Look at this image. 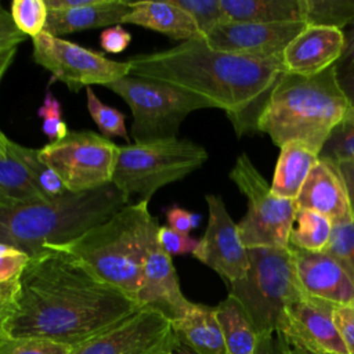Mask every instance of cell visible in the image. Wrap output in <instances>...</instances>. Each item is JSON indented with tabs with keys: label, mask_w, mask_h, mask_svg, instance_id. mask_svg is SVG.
<instances>
[{
	"label": "cell",
	"mask_w": 354,
	"mask_h": 354,
	"mask_svg": "<svg viewBox=\"0 0 354 354\" xmlns=\"http://www.w3.org/2000/svg\"><path fill=\"white\" fill-rule=\"evenodd\" d=\"M343 120H348V122H353L354 123V105L348 108V111L346 112V116Z\"/></svg>",
	"instance_id": "681fc988"
},
{
	"label": "cell",
	"mask_w": 354,
	"mask_h": 354,
	"mask_svg": "<svg viewBox=\"0 0 354 354\" xmlns=\"http://www.w3.org/2000/svg\"><path fill=\"white\" fill-rule=\"evenodd\" d=\"M277 346L279 354H328L310 346L288 328H282L277 333Z\"/></svg>",
	"instance_id": "60d3db41"
},
{
	"label": "cell",
	"mask_w": 354,
	"mask_h": 354,
	"mask_svg": "<svg viewBox=\"0 0 354 354\" xmlns=\"http://www.w3.org/2000/svg\"><path fill=\"white\" fill-rule=\"evenodd\" d=\"M350 106L335 65L313 76L286 73L259 119V133L268 134L279 148L299 141L321 151Z\"/></svg>",
	"instance_id": "5b68a950"
},
{
	"label": "cell",
	"mask_w": 354,
	"mask_h": 354,
	"mask_svg": "<svg viewBox=\"0 0 354 354\" xmlns=\"http://www.w3.org/2000/svg\"><path fill=\"white\" fill-rule=\"evenodd\" d=\"M86 98L88 113L101 131V136L105 138L120 137L130 144V137L124 124V115L116 108L104 104L91 87H86Z\"/></svg>",
	"instance_id": "f546056e"
},
{
	"label": "cell",
	"mask_w": 354,
	"mask_h": 354,
	"mask_svg": "<svg viewBox=\"0 0 354 354\" xmlns=\"http://www.w3.org/2000/svg\"><path fill=\"white\" fill-rule=\"evenodd\" d=\"M158 220L151 214L148 202L138 201L123 206L76 239L47 248L76 256L102 281L136 303L144 263L158 239Z\"/></svg>",
	"instance_id": "277c9868"
},
{
	"label": "cell",
	"mask_w": 354,
	"mask_h": 354,
	"mask_svg": "<svg viewBox=\"0 0 354 354\" xmlns=\"http://www.w3.org/2000/svg\"><path fill=\"white\" fill-rule=\"evenodd\" d=\"M37 116L43 119L41 130L50 142L58 141L69 133L62 119V106L50 90L46 91L43 105L37 109Z\"/></svg>",
	"instance_id": "d590c367"
},
{
	"label": "cell",
	"mask_w": 354,
	"mask_h": 354,
	"mask_svg": "<svg viewBox=\"0 0 354 354\" xmlns=\"http://www.w3.org/2000/svg\"><path fill=\"white\" fill-rule=\"evenodd\" d=\"M216 308L228 354H257V333L242 304L228 295Z\"/></svg>",
	"instance_id": "484cf974"
},
{
	"label": "cell",
	"mask_w": 354,
	"mask_h": 354,
	"mask_svg": "<svg viewBox=\"0 0 354 354\" xmlns=\"http://www.w3.org/2000/svg\"><path fill=\"white\" fill-rule=\"evenodd\" d=\"M295 206L296 210L318 213L332 224L353 218L346 184L337 166L322 159L308 173Z\"/></svg>",
	"instance_id": "ac0fdd59"
},
{
	"label": "cell",
	"mask_w": 354,
	"mask_h": 354,
	"mask_svg": "<svg viewBox=\"0 0 354 354\" xmlns=\"http://www.w3.org/2000/svg\"><path fill=\"white\" fill-rule=\"evenodd\" d=\"M329 301L303 295L286 308L282 328L295 332L310 346L328 354H348L333 322V307Z\"/></svg>",
	"instance_id": "d6986e66"
},
{
	"label": "cell",
	"mask_w": 354,
	"mask_h": 354,
	"mask_svg": "<svg viewBox=\"0 0 354 354\" xmlns=\"http://www.w3.org/2000/svg\"><path fill=\"white\" fill-rule=\"evenodd\" d=\"M116 155L118 145L91 130L69 131L64 138L39 149L40 159L72 194L112 184Z\"/></svg>",
	"instance_id": "30bf717a"
},
{
	"label": "cell",
	"mask_w": 354,
	"mask_h": 354,
	"mask_svg": "<svg viewBox=\"0 0 354 354\" xmlns=\"http://www.w3.org/2000/svg\"><path fill=\"white\" fill-rule=\"evenodd\" d=\"M248 256L249 268L243 278L230 283L228 295L245 308L260 347L282 329L288 306L306 293L297 278L290 246L249 248Z\"/></svg>",
	"instance_id": "8992f818"
},
{
	"label": "cell",
	"mask_w": 354,
	"mask_h": 354,
	"mask_svg": "<svg viewBox=\"0 0 354 354\" xmlns=\"http://www.w3.org/2000/svg\"><path fill=\"white\" fill-rule=\"evenodd\" d=\"M18 279V278H17ZM17 279L0 286V340L6 337V325L12 313L14 296L17 290Z\"/></svg>",
	"instance_id": "ee69618b"
},
{
	"label": "cell",
	"mask_w": 354,
	"mask_h": 354,
	"mask_svg": "<svg viewBox=\"0 0 354 354\" xmlns=\"http://www.w3.org/2000/svg\"><path fill=\"white\" fill-rule=\"evenodd\" d=\"M319 159L339 163L354 162V123L342 120L329 134L319 151Z\"/></svg>",
	"instance_id": "d6a6232c"
},
{
	"label": "cell",
	"mask_w": 354,
	"mask_h": 354,
	"mask_svg": "<svg viewBox=\"0 0 354 354\" xmlns=\"http://www.w3.org/2000/svg\"><path fill=\"white\" fill-rule=\"evenodd\" d=\"M33 59L48 71L53 80L62 82L71 91L93 84L106 86L129 75V64L106 58L69 40L47 32L32 39Z\"/></svg>",
	"instance_id": "8fae6325"
},
{
	"label": "cell",
	"mask_w": 354,
	"mask_h": 354,
	"mask_svg": "<svg viewBox=\"0 0 354 354\" xmlns=\"http://www.w3.org/2000/svg\"><path fill=\"white\" fill-rule=\"evenodd\" d=\"M131 41V35L122 26L113 25L105 28L100 35V46L105 53L119 54L124 51Z\"/></svg>",
	"instance_id": "b9f144b4"
},
{
	"label": "cell",
	"mask_w": 354,
	"mask_h": 354,
	"mask_svg": "<svg viewBox=\"0 0 354 354\" xmlns=\"http://www.w3.org/2000/svg\"><path fill=\"white\" fill-rule=\"evenodd\" d=\"M318 160L319 151L304 142L292 141L282 145L271 184L272 194L295 201Z\"/></svg>",
	"instance_id": "cb8c5ba5"
},
{
	"label": "cell",
	"mask_w": 354,
	"mask_h": 354,
	"mask_svg": "<svg viewBox=\"0 0 354 354\" xmlns=\"http://www.w3.org/2000/svg\"><path fill=\"white\" fill-rule=\"evenodd\" d=\"M129 75L149 77L192 93L225 112L238 137L259 133V119L270 97L288 73L282 58H259L213 50L202 39L171 48L138 54Z\"/></svg>",
	"instance_id": "7a4b0ae2"
},
{
	"label": "cell",
	"mask_w": 354,
	"mask_h": 354,
	"mask_svg": "<svg viewBox=\"0 0 354 354\" xmlns=\"http://www.w3.org/2000/svg\"><path fill=\"white\" fill-rule=\"evenodd\" d=\"M337 260L354 279V218L332 225V234L324 250Z\"/></svg>",
	"instance_id": "836d02e7"
},
{
	"label": "cell",
	"mask_w": 354,
	"mask_h": 354,
	"mask_svg": "<svg viewBox=\"0 0 354 354\" xmlns=\"http://www.w3.org/2000/svg\"><path fill=\"white\" fill-rule=\"evenodd\" d=\"M12 148L29 170L36 187L46 201L61 198L68 192L58 174L40 159L39 149L24 147L15 141H12Z\"/></svg>",
	"instance_id": "f1b7e54d"
},
{
	"label": "cell",
	"mask_w": 354,
	"mask_h": 354,
	"mask_svg": "<svg viewBox=\"0 0 354 354\" xmlns=\"http://www.w3.org/2000/svg\"><path fill=\"white\" fill-rule=\"evenodd\" d=\"M336 79L351 106L354 105V26L344 30V47L335 64Z\"/></svg>",
	"instance_id": "8d00e7d4"
},
{
	"label": "cell",
	"mask_w": 354,
	"mask_h": 354,
	"mask_svg": "<svg viewBox=\"0 0 354 354\" xmlns=\"http://www.w3.org/2000/svg\"><path fill=\"white\" fill-rule=\"evenodd\" d=\"M17 50H18V47H10V48L0 50V80L4 76V73L7 72L12 59L15 58Z\"/></svg>",
	"instance_id": "7dc6e473"
},
{
	"label": "cell",
	"mask_w": 354,
	"mask_h": 354,
	"mask_svg": "<svg viewBox=\"0 0 354 354\" xmlns=\"http://www.w3.org/2000/svg\"><path fill=\"white\" fill-rule=\"evenodd\" d=\"M105 87L130 106V133L136 142L174 138L191 112L212 108L207 101L192 93L149 77L127 75Z\"/></svg>",
	"instance_id": "ba28073f"
},
{
	"label": "cell",
	"mask_w": 354,
	"mask_h": 354,
	"mask_svg": "<svg viewBox=\"0 0 354 354\" xmlns=\"http://www.w3.org/2000/svg\"><path fill=\"white\" fill-rule=\"evenodd\" d=\"M343 47L344 30L307 24L285 48L282 62L288 73L313 76L333 66Z\"/></svg>",
	"instance_id": "e0dca14e"
},
{
	"label": "cell",
	"mask_w": 354,
	"mask_h": 354,
	"mask_svg": "<svg viewBox=\"0 0 354 354\" xmlns=\"http://www.w3.org/2000/svg\"><path fill=\"white\" fill-rule=\"evenodd\" d=\"M136 303L138 308L155 310L171 322L181 319L194 306L183 295L173 260L158 239L145 259Z\"/></svg>",
	"instance_id": "9a60e30c"
},
{
	"label": "cell",
	"mask_w": 354,
	"mask_h": 354,
	"mask_svg": "<svg viewBox=\"0 0 354 354\" xmlns=\"http://www.w3.org/2000/svg\"><path fill=\"white\" fill-rule=\"evenodd\" d=\"M207 151L191 140L163 138L118 145L112 184L127 198L149 202L165 185L183 180L207 160Z\"/></svg>",
	"instance_id": "52a82bcc"
},
{
	"label": "cell",
	"mask_w": 354,
	"mask_h": 354,
	"mask_svg": "<svg viewBox=\"0 0 354 354\" xmlns=\"http://www.w3.org/2000/svg\"><path fill=\"white\" fill-rule=\"evenodd\" d=\"M66 344L39 337H10L0 340V354H71Z\"/></svg>",
	"instance_id": "e575fe53"
},
{
	"label": "cell",
	"mask_w": 354,
	"mask_h": 354,
	"mask_svg": "<svg viewBox=\"0 0 354 354\" xmlns=\"http://www.w3.org/2000/svg\"><path fill=\"white\" fill-rule=\"evenodd\" d=\"M171 3L184 10L194 19L202 37L216 26L228 22L220 0H171Z\"/></svg>",
	"instance_id": "1f68e13d"
},
{
	"label": "cell",
	"mask_w": 354,
	"mask_h": 354,
	"mask_svg": "<svg viewBox=\"0 0 354 354\" xmlns=\"http://www.w3.org/2000/svg\"><path fill=\"white\" fill-rule=\"evenodd\" d=\"M48 8L44 0H14L11 3V19L25 36L36 37L44 30Z\"/></svg>",
	"instance_id": "4dcf8cb0"
},
{
	"label": "cell",
	"mask_w": 354,
	"mask_h": 354,
	"mask_svg": "<svg viewBox=\"0 0 354 354\" xmlns=\"http://www.w3.org/2000/svg\"><path fill=\"white\" fill-rule=\"evenodd\" d=\"M122 24L138 25L174 40L187 41L202 37L194 19L181 8L167 1H130V11Z\"/></svg>",
	"instance_id": "ffe728a7"
},
{
	"label": "cell",
	"mask_w": 354,
	"mask_h": 354,
	"mask_svg": "<svg viewBox=\"0 0 354 354\" xmlns=\"http://www.w3.org/2000/svg\"><path fill=\"white\" fill-rule=\"evenodd\" d=\"M129 199L113 185L26 205L0 206V243L29 257L47 246L76 239L87 230L104 223Z\"/></svg>",
	"instance_id": "3957f363"
},
{
	"label": "cell",
	"mask_w": 354,
	"mask_h": 354,
	"mask_svg": "<svg viewBox=\"0 0 354 354\" xmlns=\"http://www.w3.org/2000/svg\"><path fill=\"white\" fill-rule=\"evenodd\" d=\"M1 134H3V131H1V130H0V136H1Z\"/></svg>",
	"instance_id": "f907efd6"
},
{
	"label": "cell",
	"mask_w": 354,
	"mask_h": 354,
	"mask_svg": "<svg viewBox=\"0 0 354 354\" xmlns=\"http://www.w3.org/2000/svg\"><path fill=\"white\" fill-rule=\"evenodd\" d=\"M46 202L29 170L12 148V140L0 136V206Z\"/></svg>",
	"instance_id": "603a6c76"
},
{
	"label": "cell",
	"mask_w": 354,
	"mask_h": 354,
	"mask_svg": "<svg viewBox=\"0 0 354 354\" xmlns=\"http://www.w3.org/2000/svg\"><path fill=\"white\" fill-rule=\"evenodd\" d=\"M26 39L24 33H21L17 26L14 25L12 19H7L0 26V50L10 48V47H18L19 43H22Z\"/></svg>",
	"instance_id": "f6af8a7d"
},
{
	"label": "cell",
	"mask_w": 354,
	"mask_h": 354,
	"mask_svg": "<svg viewBox=\"0 0 354 354\" xmlns=\"http://www.w3.org/2000/svg\"><path fill=\"white\" fill-rule=\"evenodd\" d=\"M178 346L171 321L138 308L118 326L71 348V354H174Z\"/></svg>",
	"instance_id": "7c38bea8"
},
{
	"label": "cell",
	"mask_w": 354,
	"mask_h": 354,
	"mask_svg": "<svg viewBox=\"0 0 354 354\" xmlns=\"http://www.w3.org/2000/svg\"><path fill=\"white\" fill-rule=\"evenodd\" d=\"M205 199L209 210L207 227L192 256L230 285L243 278L249 268L248 248L242 243L238 224L231 218L221 196L209 194Z\"/></svg>",
	"instance_id": "4fadbf2b"
},
{
	"label": "cell",
	"mask_w": 354,
	"mask_h": 354,
	"mask_svg": "<svg viewBox=\"0 0 354 354\" xmlns=\"http://www.w3.org/2000/svg\"><path fill=\"white\" fill-rule=\"evenodd\" d=\"M306 25V22L256 24L228 21L216 26L202 39L217 51L259 58H282L285 48Z\"/></svg>",
	"instance_id": "5bb4252c"
},
{
	"label": "cell",
	"mask_w": 354,
	"mask_h": 354,
	"mask_svg": "<svg viewBox=\"0 0 354 354\" xmlns=\"http://www.w3.org/2000/svg\"><path fill=\"white\" fill-rule=\"evenodd\" d=\"M333 322L348 354H354V304L335 306Z\"/></svg>",
	"instance_id": "ab89813d"
},
{
	"label": "cell",
	"mask_w": 354,
	"mask_h": 354,
	"mask_svg": "<svg viewBox=\"0 0 354 354\" xmlns=\"http://www.w3.org/2000/svg\"><path fill=\"white\" fill-rule=\"evenodd\" d=\"M304 22L343 30L354 26V0H303Z\"/></svg>",
	"instance_id": "83f0119b"
},
{
	"label": "cell",
	"mask_w": 354,
	"mask_h": 354,
	"mask_svg": "<svg viewBox=\"0 0 354 354\" xmlns=\"http://www.w3.org/2000/svg\"><path fill=\"white\" fill-rule=\"evenodd\" d=\"M158 243L171 257V256H184L189 253L192 254L199 243V239H195L188 234H181L178 231H174L167 225H159Z\"/></svg>",
	"instance_id": "74e56055"
},
{
	"label": "cell",
	"mask_w": 354,
	"mask_h": 354,
	"mask_svg": "<svg viewBox=\"0 0 354 354\" xmlns=\"http://www.w3.org/2000/svg\"><path fill=\"white\" fill-rule=\"evenodd\" d=\"M301 289L306 295L336 306L354 304V279L325 252H310L289 245Z\"/></svg>",
	"instance_id": "2e32d148"
},
{
	"label": "cell",
	"mask_w": 354,
	"mask_h": 354,
	"mask_svg": "<svg viewBox=\"0 0 354 354\" xmlns=\"http://www.w3.org/2000/svg\"><path fill=\"white\" fill-rule=\"evenodd\" d=\"M335 165L337 166V169L343 177V181L346 184L350 210H351V216L354 218V162H339Z\"/></svg>",
	"instance_id": "bcb514c9"
},
{
	"label": "cell",
	"mask_w": 354,
	"mask_h": 354,
	"mask_svg": "<svg viewBox=\"0 0 354 354\" xmlns=\"http://www.w3.org/2000/svg\"><path fill=\"white\" fill-rule=\"evenodd\" d=\"M220 4L231 22H304L303 0H220Z\"/></svg>",
	"instance_id": "d4e9b609"
},
{
	"label": "cell",
	"mask_w": 354,
	"mask_h": 354,
	"mask_svg": "<svg viewBox=\"0 0 354 354\" xmlns=\"http://www.w3.org/2000/svg\"><path fill=\"white\" fill-rule=\"evenodd\" d=\"M130 11V1L95 0L93 4L65 11H48L44 32L61 37L86 29L120 25Z\"/></svg>",
	"instance_id": "44dd1931"
},
{
	"label": "cell",
	"mask_w": 354,
	"mask_h": 354,
	"mask_svg": "<svg viewBox=\"0 0 354 354\" xmlns=\"http://www.w3.org/2000/svg\"><path fill=\"white\" fill-rule=\"evenodd\" d=\"M295 223L297 225L290 231L289 245L310 252H324L326 249L333 225L330 220L314 212L296 210Z\"/></svg>",
	"instance_id": "4316f807"
},
{
	"label": "cell",
	"mask_w": 354,
	"mask_h": 354,
	"mask_svg": "<svg viewBox=\"0 0 354 354\" xmlns=\"http://www.w3.org/2000/svg\"><path fill=\"white\" fill-rule=\"evenodd\" d=\"M230 178L248 198V212L238 223L242 243L248 249L289 246L295 201L272 194L271 185L245 152L236 158Z\"/></svg>",
	"instance_id": "9c48e42d"
},
{
	"label": "cell",
	"mask_w": 354,
	"mask_h": 354,
	"mask_svg": "<svg viewBox=\"0 0 354 354\" xmlns=\"http://www.w3.org/2000/svg\"><path fill=\"white\" fill-rule=\"evenodd\" d=\"M167 227L173 228L174 231H178L181 234H188L199 224L201 216L195 214L184 207H180L177 205H173L166 209L165 212Z\"/></svg>",
	"instance_id": "7bdbcfd3"
},
{
	"label": "cell",
	"mask_w": 354,
	"mask_h": 354,
	"mask_svg": "<svg viewBox=\"0 0 354 354\" xmlns=\"http://www.w3.org/2000/svg\"><path fill=\"white\" fill-rule=\"evenodd\" d=\"M138 310L76 256L46 248L17 279L10 337H39L76 347L118 326Z\"/></svg>",
	"instance_id": "6da1fadb"
},
{
	"label": "cell",
	"mask_w": 354,
	"mask_h": 354,
	"mask_svg": "<svg viewBox=\"0 0 354 354\" xmlns=\"http://www.w3.org/2000/svg\"><path fill=\"white\" fill-rule=\"evenodd\" d=\"M171 325L178 343L192 354H228L214 307L194 303L191 310Z\"/></svg>",
	"instance_id": "7402d4cb"
},
{
	"label": "cell",
	"mask_w": 354,
	"mask_h": 354,
	"mask_svg": "<svg viewBox=\"0 0 354 354\" xmlns=\"http://www.w3.org/2000/svg\"><path fill=\"white\" fill-rule=\"evenodd\" d=\"M28 261V254L0 243V286L15 281Z\"/></svg>",
	"instance_id": "f35d334b"
},
{
	"label": "cell",
	"mask_w": 354,
	"mask_h": 354,
	"mask_svg": "<svg viewBox=\"0 0 354 354\" xmlns=\"http://www.w3.org/2000/svg\"><path fill=\"white\" fill-rule=\"evenodd\" d=\"M11 18V15L1 7V4H0V26L7 21V19H10Z\"/></svg>",
	"instance_id": "c3c4849f"
}]
</instances>
